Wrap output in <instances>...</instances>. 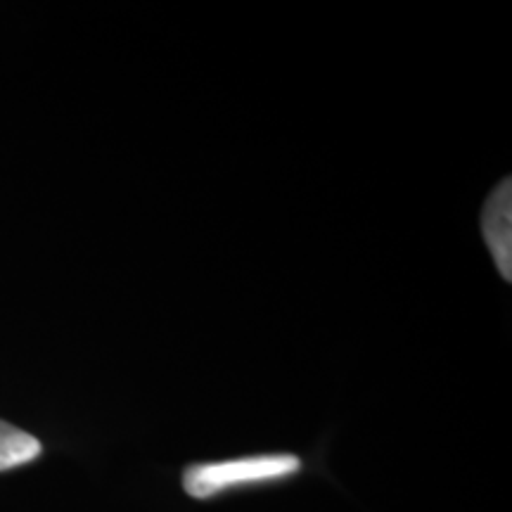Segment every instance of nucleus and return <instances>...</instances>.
Masks as SVG:
<instances>
[{
  "label": "nucleus",
  "mask_w": 512,
  "mask_h": 512,
  "mask_svg": "<svg viewBox=\"0 0 512 512\" xmlns=\"http://www.w3.org/2000/svg\"><path fill=\"white\" fill-rule=\"evenodd\" d=\"M41 441L10 422L0 420V472L15 470L41 456Z\"/></svg>",
  "instance_id": "obj_3"
},
{
  "label": "nucleus",
  "mask_w": 512,
  "mask_h": 512,
  "mask_svg": "<svg viewBox=\"0 0 512 512\" xmlns=\"http://www.w3.org/2000/svg\"><path fill=\"white\" fill-rule=\"evenodd\" d=\"M299 467H302L299 458L290 456V453H268V456L204 463L185 470L183 486L192 498H211L223 494V491L238 489V486L278 482V479L297 475Z\"/></svg>",
  "instance_id": "obj_1"
},
{
  "label": "nucleus",
  "mask_w": 512,
  "mask_h": 512,
  "mask_svg": "<svg viewBox=\"0 0 512 512\" xmlns=\"http://www.w3.org/2000/svg\"><path fill=\"white\" fill-rule=\"evenodd\" d=\"M482 235L498 273L512 280V183L505 178L494 188L482 209Z\"/></svg>",
  "instance_id": "obj_2"
}]
</instances>
